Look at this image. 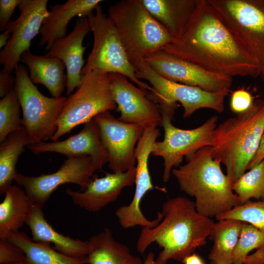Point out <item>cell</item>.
I'll list each match as a JSON object with an SVG mask.
<instances>
[{"instance_id":"obj_5","label":"cell","mask_w":264,"mask_h":264,"mask_svg":"<svg viewBox=\"0 0 264 264\" xmlns=\"http://www.w3.org/2000/svg\"><path fill=\"white\" fill-rule=\"evenodd\" d=\"M108 12L132 65L176 41L141 0L116 1L110 6Z\"/></svg>"},{"instance_id":"obj_28","label":"cell","mask_w":264,"mask_h":264,"mask_svg":"<svg viewBox=\"0 0 264 264\" xmlns=\"http://www.w3.org/2000/svg\"><path fill=\"white\" fill-rule=\"evenodd\" d=\"M242 222L232 219L215 222L209 237L213 245L208 258L215 264H232L233 255L238 243Z\"/></svg>"},{"instance_id":"obj_3","label":"cell","mask_w":264,"mask_h":264,"mask_svg":"<svg viewBox=\"0 0 264 264\" xmlns=\"http://www.w3.org/2000/svg\"><path fill=\"white\" fill-rule=\"evenodd\" d=\"M186 164L173 168L172 174L180 189L195 198L197 211L215 217L239 205L227 176L220 162L212 156L211 146H205L186 157Z\"/></svg>"},{"instance_id":"obj_41","label":"cell","mask_w":264,"mask_h":264,"mask_svg":"<svg viewBox=\"0 0 264 264\" xmlns=\"http://www.w3.org/2000/svg\"><path fill=\"white\" fill-rule=\"evenodd\" d=\"M11 36V33L8 29H6L0 35V48L2 49L6 45Z\"/></svg>"},{"instance_id":"obj_24","label":"cell","mask_w":264,"mask_h":264,"mask_svg":"<svg viewBox=\"0 0 264 264\" xmlns=\"http://www.w3.org/2000/svg\"><path fill=\"white\" fill-rule=\"evenodd\" d=\"M21 62L28 67L29 77L34 84L44 85L52 97L62 96L66 84V76L64 74L66 67L62 61L26 51L21 56Z\"/></svg>"},{"instance_id":"obj_11","label":"cell","mask_w":264,"mask_h":264,"mask_svg":"<svg viewBox=\"0 0 264 264\" xmlns=\"http://www.w3.org/2000/svg\"><path fill=\"white\" fill-rule=\"evenodd\" d=\"M160 111L164 137L162 141L155 142L152 154L163 159L162 179L167 182L173 168L179 165L183 157H187L204 147L211 146L218 117L213 116L199 127L185 130L172 124L175 113L164 110Z\"/></svg>"},{"instance_id":"obj_6","label":"cell","mask_w":264,"mask_h":264,"mask_svg":"<svg viewBox=\"0 0 264 264\" xmlns=\"http://www.w3.org/2000/svg\"><path fill=\"white\" fill-rule=\"evenodd\" d=\"M88 17L93 32L92 50L82 70L83 76L91 72L122 74L137 87L150 92L153 88L137 79L135 68L129 60L110 18L103 11L100 5Z\"/></svg>"},{"instance_id":"obj_2","label":"cell","mask_w":264,"mask_h":264,"mask_svg":"<svg viewBox=\"0 0 264 264\" xmlns=\"http://www.w3.org/2000/svg\"><path fill=\"white\" fill-rule=\"evenodd\" d=\"M163 218L153 228H142L136 248L143 254L153 243L162 250L156 259L165 264L170 260L182 262L186 256L206 243L215 222L200 214L193 201L177 197L165 201Z\"/></svg>"},{"instance_id":"obj_13","label":"cell","mask_w":264,"mask_h":264,"mask_svg":"<svg viewBox=\"0 0 264 264\" xmlns=\"http://www.w3.org/2000/svg\"><path fill=\"white\" fill-rule=\"evenodd\" d=\"M93 120L98 127L108 166L112 173L125 172L135 167V149L144 127L121 121L110 111L98 114Z\"/></svg>"},{"instance_id":"obj_26","label":"cell","mask_w":264,"mask_h":264,"mask_svg":"<svg viewBox=\"0 0 264 264\" xmlns=\"http://www.w3.org/2000/svg\"><path fill=\"white\" fill-rule=\"evenodd\" d=\"M24 190L12 185L0 203V240H7L26 223L31 207Z\"/></svg>"},{"instance_id":"obj_35","label":"cell","mask_w":264,"mask_h":264,"mask_svg":"<svg viewBox=\"0 0 264 264\" xmlns=\"http://www.w3.org/2000/svg\"><path fill=\"white\" fill-rule=\"evenodd\" d=\"M253 98L251 93L243 88L235 90L230 99L231 110L237 114L247 110L252 106Z\"/></svg>"},{"instance_id":"obj_34","label":"cell","mask_w":264,"mask_h":264,"mask_svg":"<svg viewBox=\"0 0 264 264\" xmlns=\"http://www.w3.org/2000/svg\"><path fill=\"white\" fill-rule=\"evenodd\" d=\"M22 249L8 240H0V264H12L25 260Z\"/></svg>"},{"instance_id":"obj_40","label":"cell","mask_w":264,"mask_h":264,"mask_svg":"<svg viewBox=\"0 0 264 264\" xmlns=\"http://www.w3.org/2000/svg\"><path fill=\"white\" fill-rule=\"evenodd\" d=\"M182 262L183 264H205L201 257L195 252L185 257Z\"/></svg>"},{"instance_id":"obj_21","label":"cell","mask_w":264,"mask_h":264,"mask_svg":"<svg viewBox=\"0 0 264 264\" xmlns=\"http://www.w3.org/2000/svg\"><path fill=\"white\" fill-rule=\"evenodd\" d=\"M103 1L101 0H68L63 4L50 6V10L43 21L40 33L39 45H46L48 51L57 40L66 37L67 26L74 17H88Z\"/></svg>"},{"instance_id":"obj_10","label":"cell","mask_w":264,"mask_h":264,"mask_svg":"<svg viewBox=\"0 0 264 264\" xmlns=\"http://www.w3.org/2000/svg\"><path fill=\"white\" fill-rule=\"evenodd\" d=\"M139 80H147L154 92L148 91V96L157 104L178 106L184 108L183 117H190L197 110L208 108L218 112L224 110V98L228 92H210L199 88L175 82L161 76L144 60L133 64Z\"/></svg>"},{"instance_id":"obj_31","label":"cell","mask_w":264,"mask_h":264,"mask_svg":"<svg viewBox=\"0 0 264 264\" xmlns=\"http://www.w3.org/2000/svg\"><path fill=\"white\" fill-rule=\"evenodd\" d=\"M21 105L14 89L0 100V142L22 127Z\"/></svg>"},{"instance_id":"obj_32","label":"cell","mask_w":264,"mask_h":264,"mask_svg":"<svg viewBox=\"0 0 264 264\" xmlns=\"http://www.w3.org/2000/svg\"><path fill=\"white\" fill-rule=\"evenodd\" d=\"M217 220L232 219L251 224L264 231V199L239 204L217 217Z\"/></svg>"},{"instance_id":"obj_9","label":"cell","mask_w":264,"mask_h":264,"mask_svg":"<svg viewBox=\"0 0 264 264\" xmlns=\"http://www.w3.org/2000/svg\"><path fill=\"white\" fill-rule=\"evenodd\" d=\"M256 60L264 81V0H208Z\"/></svg>"},{"instance_id":"obj_16","label":"cell","mask_w":264,"mask_h":264,"mask_svg":"<svg viewBox=\"0 0 264 264\" xmlns=\"http://www.w3.org/2000/svg\"><path fill=\"white\" fill-rule=\"evenodd\" d=\"M144 60L154 71L169 80L210 92L230 91L232 77L209 71L161 50Z\"/></svg>"},{"instance_id":"obj_7","label":"cell","mask_w":264,"mask_h":264,"mask_svg":"<svg viewBox=\"0 0 264 264\" xmlns=\"http://www.w3.org/2000/svg\"><path fill=\"white\" fill-rule=\"evenodd\" d=\"M116 108L109 73L89 72L84 75L80 86L66 98L57 122V131L51 140H58L75 127Z\"/></svg>"},{"instance_id":"obj_17","label":"cell","mask_w":264,"mask_h":264,"mask_svg":"<svg viewBox=\"0 0 264 264\" xmlns=\"http://www.w3.org/2000/svg\"><path fill=\"white\" fill-rule=\"evenodd\" d=\"M112 94L120 112L119 120L140 125L144 129L157 127L161 115L157 104L148 96V91L131 83L125 76L109 73Z\"/></svg>"},{"instance_id":"obj_29","label":"cell","mask_w":264,"mask_h":264,"mask_svg":"<svg viewBox=\"0 0 264 264\" xmlns=\"http://www.w3.org/2000/svg\"><path fill=\"white\" fill-rule=\"evenodd\" d=\"M23 251L29 264H88L85 259H78L64 254L51 244L35 242L24 233L18 232L8 239Z\"/></svg>"},{"instance_id":"obj_15","label":"cell","mask_w":264,"mask_h":264,"mask_svg":"<svg viewBox=\"0 0 264 264\" xmlns=\"http://www.w3.org/2000/svg\"><path fill=\"white\" fill-rule=\"evenodd\" d=\"M47 3V0H21L20 16L8 24L6 29L10 31L11 36L0 53V64L8 72H15L22 54L30 51L31 41L40 33L49 13Z\"/></svg>"},{"instance_id":"obj_25","label":"cell","mask_w":264,"mask_h":264,"mask_svg":"<svg viewBox=\"0 0 264 264\" xmlns=\"http://www.w3.org/2000/svg\"><path fill=\"white\" fill-rule=\"evenodd\" d=\"M88 243L85 258L88 264H143L144 262L132 254L126 245L114 239L108 228L92 236Z\"/></svg>"},{"instance_id":"obj_23","label":"cell","mask_w":264,"mask_h":264,"mask_svg":"<svg viewBox=\"0 0 264 264\" xmlns=\"http://www.w3.org/2000/svg\"><path fill=\"white\" fill-rule=\"evenodd\" d=\"M141 1L153 17L176 41L183 35L195 10L198 0H141Z\"/></svg>"},{"instance_id":"obj_14","label":"cell","mask_w":264,"mask_h":264,"mask_svg":"<svg viewBox=\"0 0 264 264\" xmlns=\"http://www.w3.org/2000/svg\"><path fill=\"white\" fill-rule=\"evenodd\" d=\"M160 135V131L157 127L145 128L137 144L135 153L136 165L134 194L129 204L119 207L115 212L119 224L123 228L136 226L153 228L157 226L162 220L161 212L158 211L157 218L151 220L144 216L140 209L141 200L144 196L154 188L149 172L148 161L154 144Z\"/></svg>"},{"instance_id":"obj_1","label":"cell","mask_w":264,"mask_h":264,"mask_svg":"<svg viewBox=\"0 0 264 264\" xmlns=\"http://www.w3.org/2000/svg\"><path fill=\"white\" fill-rule=\"evenodd\" d=\"M160 50L209 71L232 78L260 76L256 60L208 0H198L182 36Z\"/></svg>"},{"instance_id":"obj_36","label":"cell","mask_w":264,"mask_h":264,"mask_svg":"<svg viewBox=\"0 0 264 264\" xmlns=\"http://www.w3.org/2000/svg\"><path fill=\"white\" fill-rule=\"evenodd\" d=\"M22 0H0V30L5 31L15 9Z\"/></svg>"},{"instance_id":"obj_39","label":"cell","mask_w":264,"mask_h":264,"mask_svg":"<svg viewBox=\"0 0 264 264\" xmlns=\"http://www.w3.org/2000/svg\"><path fill=\"white\" fill-rule=\"evenodd\" d=\"M264 159V132L263 134L260 146L257 152L250 163H249L247 170H249L257 165L263 160Z\"/></svg>"},{"instance_id":"obj_44","label":"cell","mask_w":264,"mask_h":264,"mask_svg":"<svg viewBox=\"0 0 264 264\" xmlns=\"http://www.w3.org/2000/svg\"><path fill=\"white\" fill-rule=\"evenodd\" d=\"M211 264H214V263H211Z\"/></svg>"},{"instance_id":"obj_4","label":"cell","mask_w":264,"mask_h":264,"mask_svg":"<svg viewBox=\"0 0 264 264\" xmlns=\"http://www.w3.org/2000/svg\"><path fill=\"white\" fill-rule=\"evenodd\" d=\"M264 132V100L253 102L247 110L219 124L211 145L213 158L225 167L231 183L247 170Z\"/></svg>"},{"instance_id":"obj_12","label":"cell","mask_w":264,"mask_h":264,"mask_svg":"<svg viewBox=\"0 0 264 264\" xmlns=\"http://www.w3.org/2000/svg\"><path fill=\"white\" fill-rule=\"evenodd\" d=\"M103 166L93 158L87 156L67 157L59 169L51 174H42L37 176L17 174L15 180L28 197L31 203L43 208L53 192L60 185L74 183L86 189L91 181L94 172Z\"/></svg>"},{"instance_id":"obj_43","label":"cell","mask_w":264,"mask_h":264,"mask_svg":"<svg viewBox=\"0 0 264 264\" xmlns=\"http://www.w3.org/2000/svg\"><path fill=\"white\" fill-rule=\"evenodd\" d=\"M12 264H29L25 260L18 263Z\"/></svg>"},{"instance_id":"obj_22","label":"cell","mask_w":264,"mask_h":264,"mask_svg":"<svg viewBox=\"0 0 264 264\" xmlns=\"http://www.w3.org/2000/svg\"><path fill=\"white\" fill-rule=\"evenodd\" d=\"M43 208L33 204L26 221L35 242L52 243L58 251L71 257L85 259L88 251V241L74 239L58 233L44 218Z\"/></svg>"},{"instance_id":"obj_27","label":"cell","mask_w":264,"mask_h":264,"mask_svg":"<svg viewBox=\"0 0 264 264\" xmlns=\"http://www.w3.org/2000/svg\"><path fill=\"white\" fill-rule=\"evenodd\" d=\"M23 126L0 144V194H5L18 174L16 167L25 146L32 144Z\"/></svg>"},{"instance_id":"obj_38","label":"cell","mask_w":264,"mask_h":264,"mask_svg":"<svg viewBox=\"0 0 264 264\" xmlns=\"http://www.w3.org/2000/svg\"><path fill=\"white\" fill-rule=\"evenodd\" d=\"M243 264H264V244L256 249L252 254L248 255Z\"/></svg>"},{"instance_id":"obj_18","label":"cell","mask_w":264,"mask_h":264,"mask_svg":"<svg viewBox=\"0 0 264 264\" xmlns=\"http://www.w3.org/2000/svg\"><path fill=\"white\" fill-rule=\"evenodd\" d=\"M136 166L125 172L106 173L98 178L93 176L86 189L75 191L69 188L66 193L73 203L90 212H97L115 201L122 190L135 183Z\"/></svg>"},{"instance_id":"obj_33","label":"cell","mask_w":264,"mask_h":264,"mask_svg":"<svg viewBox=\"0 0 264 264\" xmlns=\"http://www.w3.org/2000/svg\"><path fill=\"white\" fill-rule=\"evenodd\" d=\"M264 244V231L243 222L240 237L233 255L232 264H243L249 252Z\"/></svg>"},{"instance_id":"obj_20","label":"cell","mask_w":264,"mask_h":264,"mask_svg":"<svg viewBox=\"0 0 264 264\" xmlns=\"http://www.w3.org/2000/svg\"><path fill=\"white\" fill-rule=\"evenodd\" d=\"M27 147L35 154L54 152L67 157L90 156L103 167L108 163L107 152L102 144L98 127L93 119L86 123L78 133L64 140L42 141L29 144Z\"/></svg>"},{"instance_id":"obj_8","label":"cell","mask_w":264,"mask_h":264,"mask_svg":"<svg viewBox=\"0 0 264 264\" xmlns=\"http://www.w3.org/2000/svg\"><path fill=\"white\" fill-rule=\"evenodd\" d=\"M15 73V90L22 112V124L32 144L51 139L57 131V122L67 98L43 95L31 80L23 65L19 64Z\"/></svg>"},{"instance_id":"obj_37","label":"cell","mask_w":264,"mask_h":264,"mask_svg":"<svg viewBox=\"0 0 264 264\" xmlns=\"http://www.w3.org/2000/svg\"><path fill=\"white\" fill-rule=\"evenodd\" d=\"M16 77L6 71L4 68L0 71V96L3 98L14 89Z\"/></svg>"},{"instance_id":"obj_19","label":"cell","mask_w":264,"mask_h":264,"mask_svg":"<svg viewBox=\"0 0 264 264\" xmlns=\"http://www.w3.org/2000/svg\"><path fill=\"white\" fill-rule=\"evenodd\" d=\"M91 30L88 17H78L72 31L66 37L56 40L44 55L62 61L66 69V94L70 95L81 84L82 70L86 46L83 45L86 35Z\"/></svg>"},{"instance_id":"obj_42","label":"cell","mask_w":264,"mask_h":264,"mask_svg":"<svg viewBox=\"0 0 264 264\" xmlns=\"http://www.w3.org/2000/svg\"><path fill=\"white\" fill-rule=\"evenodd\" d=\"M143 264H165L158 261L155 258L154 255L152 252H150L145 258Z\"/></svg>"},{"instance_id":"obj_30","label":"cell","mask_w":264,"mask_h":264,"mask_svg":"<svg viewBox=\"0 0 264 264\" xmlns=\"http://www.w3.org/2000/svg\"><path fill=\"white\" fill-rule=\"evenodd\" d=\"M249 170L232 184L240 204L251 198L264 199V159Z\"/></svg>"}]
</instances>
